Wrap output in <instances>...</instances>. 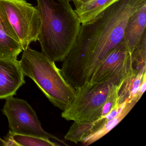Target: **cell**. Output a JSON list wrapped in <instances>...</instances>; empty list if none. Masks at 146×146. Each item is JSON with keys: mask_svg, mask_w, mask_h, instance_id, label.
Instances as JSON below:
<instances>
[{"mask_svg": "<svg viewBox=\"0 0 146 146\" xmlns=\"http://www.w3.org/2000/svg\"><path fill=\"white\" fill-rule=\"evenodd\" d=\"M0 146H8V143L6 140L0 138Z\"/></svg>", "mask_w": 146, "mask_h": 146, "instance_id": "obj_16", "label": "cell"}, {"mask_svg": "<svg viewBox=\"0 0 146 146\" xmlns=\"http://www.w3.org/2000/svg\"><path fill=\"white\" fill-rule=\"evenodd\" d=\"M146 2L137 9L127 21L123 40L129 52L131 53L146 31Z\"/></svg>", "mask_w": 146, "mask_h": 146, "instance_id": "obj_10", "label": "cell"}, {"mask_svg": "<svg viewBox=\"0 0 146 146\" xmlns=\"http://www.w3.org/2000/svg\"><path fill=\"white\" fill-rule=\"evenodd\" d=\"M111 82H88L75 89L76 96L61 113L66 120L78 123L94 121L101 117L104 104L113 86Z\"/></svg>", "mask_w": 146, "mask_h": 146, "instance_id": "obj_5", "label": "cell"}, {"mask_svg": "<svg viewBox=\"0 0 146 146\" xmlns=\"http://www.w3.org/2000/svg\"><path fill=\"white\" fill-rule=\"evenodd\" d=\"M137 103L136 102L127 100L123 109L120 113L85 137L82 143L84 145L88 146L103 137L124 118Z\"/></svg>", "mask_w": 146, "mask_h": 146, "instance_id": "obj_11", "label": "cell"}, {"mask_svg": "<svg viewBox=\"0 0 146 146\" xmlns=\"http://www.w3.org/2000/svg\"><path fill=\"white\" fill-rule=\"evenodd\" d=\"M6 141L8 146H58V143L53 142L49 139L16 134L10 130Z\"/></svg>", "mask_w": 146, "mask_h": 146, "instance_id": "obj_14", "label": "cell"}, {"mask_svg": "<svg viewBox=\"0 0 146 146\" xmlns=\"http://www.w3.org/2000/svg\"><path fill=\"white\" fill-rule=\"evenodd\" d=\"M134 68H137L135 61L123 38L120 43L101 62L89 82H111L118 84L128 72Z\"/></svg>", "mask_w": 146, "mask_h": 146, "instance_id": "obj_7", "label": "cell"}, {"mask_svg": "<svg viewBox=\"0 0 146 146\" xmlns=\"http://www.w3.org/2000/svg\"><path fill=\"white\" fill-rule=\"evenodd\" d=\"M0 24L26 49L38 40L41 20L36 7L25 0H0Z\"/></svg>", "mask_w": 146, "mask_h": 146, "instance_id": "obj_4", "label": "cell"}, {"mask_svg": "<svg viewBox=\"0 0 146 146\" xmlns=\"http://www.w3.org/2000/svg\"><path fill=\"white\" fill-rule=\"evenodd\" d=\"M146 75V66L141 69L131 70L119 83L118 103L126 100L138 101L142 96L140 93L144 76Z\"/></svg>", "mask_w": 146, "mask_h": 146, "instance_id": "obj_9", "label": "cell"}, {"mask_svg": "<svg viewBox=\"0 0 146 146\" xmlns=\"http://www.w3.org/2000/svg\"><path fill=\"white\" fill-rule=\"evenodd\" d=\"M145 2L146 0H117L94 19L81 25L60 69L75 89L89 82L101 62L123 40L130 17Z\"/></svg>", "mask_w": 146, "mask_h": 146, "instance_id": "obj_1", "label": "cell"}, {"mask_svg": "<svg viewBox=\"0 0 146 146\" xmlns=\"http://www.w3.org/2000/svg\"><path fill=\"white\" fill-rule=\"evenodd\" d=\"M41 20L42 52L52 61H64L76 40L81 23L65 0H36Z\"/></svg>", "mask_w": 146, "mask_h": 146, "instance_id": "obj_2", "label": "cell"}, {"mask_svg": "<svg viewBox=\"0 0 146 146\" xmlns=\"http://www.w3.org/2000/svg\"><path fill=\"white\" fill-rule=\"evenodd\" d=\"M92 1V0H73L72 1L76 7V9H77Z\"/></svg>", "mask_w": 146, "mask_h": 146, "instance_id": "obj_15", "label": "cell"}, {"mask_svg": "<svg viewBox=\"0 0 146 146\" xmlns=\"http://www.w3.org/2000/svg\"><path fill=\"white\" fill-rule=\"evenodd\" d=\"M25 76L19 61L0 58V100L15 95L25 84Z\"/></svg>", "mask_w": 146, "mask_h": 146, "instance_id": "obj_8", "label": "cell"}, {"mask_svg": "<svg viewBox=\"0 0 146 146\" xmlns=\"http://www.w3.org/2000/svg\"><path fill=\"white\" fill-rule=\"evenodd\" d=\"M19 62L25 76L34 81L54 106L63 111L70 106L76 97V90L65 79L54 61L28 47L24 50Z\"/></svg>", "mask_w": 146, "mask_h": 146, "instance_id": "obj_3", "label": "cell"}, {"mask_svg": "<svg viewBox=\"0 0 146 146\" xmlns=\"http://www.w3.org/2000/svg\"><path fill=\"white\" fill-rule=\"evenodd\" d=\"M13 133L42 138H52L67 146L64 141L46 132L35 111L26 101L13 96L6 99L2 110Z\"/></svg>", "mask_w": 146, "mask_h": 146, "instance_id": "obj_6", "label": "cell"}, {"mask_svg": "<svg viewBox=\"0 0 146 146\" xmlns=\"http://www.w3.org/2000/svg\"><path fill=\"white\" fill-rule=\"evenodd\" d=\"M66 1H68V2H70L71 1H73V0H65Z\"/></svg>", "mask_w": 146, "mask_h": 146, "instance_id": "obj_17", "label": "cell"}, {"mask_svg": "<svg viewBox=\"0 0 146 146\" xmlns=\"http://www.w3.org/2000/svg\"><path fill=\"white\" fill-rule=\"evenodd\" d=\"M117 0H92L75 10L81 24L94 19L102 12Z\"/></svg>", "mask_w": 146, "mask_h": 146, "instance_id": "obj_12", "label": "cell"}, {"mask_svg": "<svg viewBox=\"0 0 146 146\" xmlns=\"http://www.w3.org/2000/svg\"><path fill=\"white\" fill-rule=\"evenodd\" d=\"M23 50L20 42L7 34L0 24V58L17 59Z\"/></svg>", "mask_w": 146, "mask_h": 146, "instance_id": "obj_13", "label": "cell"}]
</instances>
